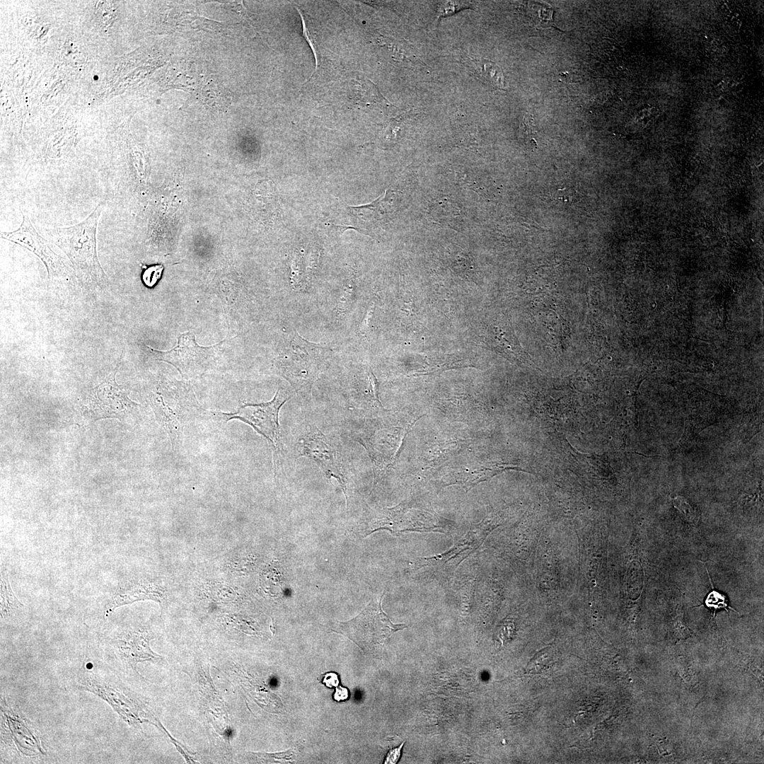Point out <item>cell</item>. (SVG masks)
I'll list each match as a JSON object with an SVG mask.
<instances>
[{
	"mask_svg": "<svg viewBox=\"0 0 764 764\" xmlns=\"http://www.w3.org/2000/svg\"><path fill=\"white\" fill-rule=\"evenodd\" d=\"M21 212L23 220L19 228L11 232H1V237L36 255L44 263L50 281L74 279L76 275L71 262L52 249L49 242L35 230L28 216Z\"/></svg>",
	"mask_w": 764,
	"mask_h": 764,
	"instance_id": "cell-5",
	"label": "cell"
},
{
	"mask_svg": "<svg viewBox=\"0 0 764 764\" xmlns=\"http://www.w3.org/2000/svg\"><path fill=\"white\" fill-rule=\"evenodd\" d=\"M150 635L145 630H134L119 636L115 647L118 654L129 664H135L138 661L156 659L149 647Z\"/></svg>",
	"mask_w": 764,
	"mask_h": 764,
	"instance_id": "cell-13",
	"label": "cell"
},
{
	"mask_svg": "<svg viewBox=\"0 0 764 764\" xmlns=\"http://www.w3.org/2000/svg\"><path fill=\"white\" fill-rule=\"evenodd\" d=\"M672 502L674 507L682 512L689 521H694V511L683 497L678 496L675 498H672Z\"/></svg>",
	"mask_w": 764,
	"mask_h": 764,
	"instance_id": "cell-21",
	"label": "cell"
},
{
	"mask_svg": "<svg viewBox=\"0 0 764 764\" xmlns=\"http://www.w3.org/2000/svg\"><path fill=\"white\" fill-rule=\"evenodd\" d=\"M322 683L330 688L337 687L340 684L339 676L335 672H328L323 676Z\"/></svg>",
	"mask_w": 764,
	"mask_h": 764,
	"instance_id": "cell-24",
	"label": "cell"
},
{
	"mask_svg": "<svg viewBox=\"0 0 764 764\" xmlns=\"http://www.w3.org/2000/svg\"><path fill=\"white\" fill-rule=\"evenodd\" d=\"M289 399L288 395L279 388L269 402L245 404L235 412L216 413L225 422L231 419L243 421L277 446L279 436V412L282 406Z\"/></svg>",
	"mask_w": 764,
	"mask_h": 764,
	"instance_id": "cell-7",
	"label": "cell"
},
{
	"mask_svg": "<svg viewBox=\"0 0 764 764\" xmlns=\"http://www.w3.org/2000/svg\"><path fill=\"white\" fill-rule=\"evenodd\" d=\"M219 344L211 347L199 346L195 335L192 332H187L179 335L177 345L169 351H160L149 345L146 347L156 360L171 364L183 378H187L200 375L207 370Z\"/></svg>",
	"mask_w": 764,
	"mask_h": 764,
	"instance_id": "cell-6",
	"label": "cell"
},
{
	"mask_svg": "<svg viewBox=\"0 0 764 764\" xmlns=\"http://www.w3.org/2000/svg\"><path fill=\"white\" fill-rule=\"evenodd\" d=\"M324 349L308 342L296 332L292 337L279 362L282 374L294 389L302 395L310 393L312 385L318 374Z\"/></svg>",
	"mask_w": 764,
	"mask_h": 764,
	"instance_id": "cell-3",
	"label": "cell"
},
{
	"mask_svg": "<svg viewBox=\"0 0 764 764\" xmlns=\"http://www.w3.org/2000/svg\"><path fill=\"white\" fill-rule=\"evenodd\" d=\"M403 502L393 508L381 510L368 523L365 536L381 529L388 530L396 536L407 532L444 533L442 526L431 515L425 513L411 514Z\"/></svg>",
	"mask_w": 764,
	"mask_h": 764,
	"instance_id": "cell-10",
	"label": "cell"
},
{
	"mask_svg": "<svg viewBox=\"0 0 764 764\" xmlns=\"http://www.w3.org/2000/svg\"><path fill=\"white\" fill-rule=\"evenodd\" d=\"M296 8L298 11V12H299V15L301 16V18L303 37L306 39V40L307 41V42L309 44L310 47H311V50H312V51L313 52L315 59H316V69H315V71H316L317 66H318V57H317V54H316V51L315 47L313 46V42L312 41V39L309 36V33H308V29H307V28L306 26V23H305V21H304L303 17L302 16V13H301L300 10L299 9L298 7L296 6Z\"/></svg>",
	"mask_w": 764,
	"mask_h": 764,
	"instance_id": "cell-23",
	"label": "cell"
},
{
	"mask_svg": "<svg viewBox=\"0 0 764 764\" xmlns=\"http://www.w3.org/2000/svg\"><path fill=\"white\" fill-rule=\"evenodd\" d=\"M390 198L386 191L369 204L349 208L355 224L361 231H371L385 223L390 212Z\"/></svg>",
	"mask_w": 764,
	"mask_h": 764,
	"instance_id": "cell-14",
	"label": "cell"
},
{
	"mask_svg": "<svg viewBox=\"0 0 764 764\" xmlns=\"http://www.w3.org/2000/svg\"><path fill=\"white\" fill-rule=\"evenodd\" d=\"M471 2L463 1H441L437 4L435 23L443 18L453 15L464 9H472Z\"/></svg>",
	"mask_w": 764,
	"mask_h": 764,
	"instance_id": "cell-17",
	"label": "cell"
},
{
	"mask_svg": "<svg viewBox=\"0 0 764 764\" xmlns=\"http://www.w3.org/2000/svg\"><path fill=\"white\" fill-rule=\"evenodd\" d=\"M166 591L162 583L154 579L141 578L122 582L116 588L105 605L104 617L111 615L120 606L136 601L152 600L162 603Z\"/></svg>",
	"mask_w": 764,
	"mask_h": 764,
	"instance_id": "cell-12",
	"label": "cell"
},
{
	"mask_svg": "<svg viewBox=\"0 0 764 764\" xmlns=\"http://www.w3.org/2000/svg\"><path fill=\"white\" fill-rule=\"evenodd\" d=\"M488 530L487 525L484 522L473 526L465 533L456 538L448 550L434 556L419 558L417 567H427L434 572L446 575L453 573L458 565L481 545Z\"/></svg>",
	"mask_w": 764,
	"mask_h": 764,
	"instance_id": "cell-9",
	"label": "cell"
},
{
	"mask_svg": "<svg viewBox=\"0 0 764 764\" xmlns=\"http://www.w3.org/2000/svg\"><path fill=\"white\" fill-rule=\"evenodd\" d=\"M0 598L1 621L13 620L23 611L25 606L13 591L8 574L5 570L1 572Z\"/></svg>",
	"mask_w": 764,
	"mask_h": 764,
	"instance_id": "cell-15",
	"label": "cell"
},
{
	"mask_svg": "<svg viewBox=\"0 0 764 764\" xmlns=\"http://www.w3.org/2000/svg\"><path fill=\"white\" fill-rule=\"evenodd\" d=\"M383 594L372 599L353 619L338 622L337 628L333 631L346 636L365 652H378L393 633L407 627L403 623H392L383 611Z\"/></svg>",
	"mask_w": 764,
	"mask_h": 764,
	"instance_id": "cell-2",
	"label": "cell"
},
{
	"mask_svg": "<svg viewBox=\"0 0 764 764\" xmlns=\"http://www.w3.org/2000/svg\"><path fill=\"white\" fill-rule=\"evenodd\" d=\"M103 209L100 203L80 223L47 230L54 243L69 258L78 281L89 289L103 288L108 283L96 248L97 227Z\"/></svg>",
	"mask_w": 764,
	"mask_h": 764,
	"instance_id": "cell-1",
	"label": "cell"
},
{
	"mask_svg": "<svg viewBox=\"0 0 764 764\" xmlns=\"http://www.w3.org/2000/svg\"><path fill=\"white\" fill-rule=\"evenodd\" d=\"M151 403L156 420L170 437L173 449L178 450L183 443L185 425L197 413L194 409H199L197 405H190L187 402L175 397L167 400L161 394L155 395Z\"/></svg>",
	"mask_w": 764,
	"mask_h": 764,
	"instance_id": "cell-11",
	"label": "cell"
},
{
	"mask_svg": "<svg viewBox=\"0 0 764 764\" xmlns=\"http://www.w3.org/2000/svg\"><path fill=\"white\" fill-rule=\"evenodd\" d=\"M712 590L707 594L705 598L704 603L706 607L712 610L714 613L720 609H724L727 612L729 611V609L734 610V608L729 606L727 597L722 593L715 590L712 584Z\"/></svg>",
	"mask_w": 764,
	"mask_h": 764,
	"instance_id": "cell-19",
	"label": "cell"
},
{
	"mask_svg": "<svg viewBox=\"0 0 764 764\" xmlns=\"http://www.w3.org/2000/svg\"><path fill=\"white\" fill-rule=\"evenodd\" d=\"M98 386L87 393L81 405V415L91 422L105 418L122 419L139 405L117 383L115 376L120 364Z\"/></svg>",
	"mask_w": 764,
	"mask_h": 764,
	"instance_id": "cell-4",
	"label": "cell"
},
{
	"mask_svg": "<svg viewBox=\"0 0 764 764\" xmlns=\"http://www.w3.org/2000/svg\"><path fill=\"white\" fill-rule=\"evenodd\" d=\"M552 656L548 649H545L536 653L527 666V672L532 673H541L551 667Z\"/></svg>",
	"mask_w": 764,
	"mask_h": 764,
	"instance_id": "cell-18",
	"label": "cell"
},
{
	"mask_svg": "<svg viewBox=\"0 0 764 764\" xmlns=\"http://www.w3.org/2000/svg\"><path fill=\"white\" fill-rule=\"evenodd\" d=\"M369 374L370 383H371V385L372 386L374 398L376 400V402L379 404V405L382 407V405L381 404V402H380V400H379V398H378V381H377L375 375L374 374V373L372 372V371L371 369H369Z\"/></svg>",
	"mask_w": 764,
	"mask_h": 764,
	"instance_id": "cell-26",
	"label": "cell"
},
{
	"mask_svg": "<svg viewBox=\"0 0 764 764\" xmlns=\"http://www.w3.org/2000/svg\"><path fill=\"white\" fill-rule=\"evenodd\" d=\"M143 267L144 270L141 274L142 282L146 286L152 288L161 279L164 269L163 265H154L148 267L146 266H144Z\"/></svg>",
	"mask_w": 764,
	"mask_h": 764,
	"instance_id": "cell-20",
	"label": "cell"
},
{
	"mask_svg": "<svg viewBox=\"0 0 764 764\" xmlns=\"http://www.w3.org/2000/svg\"><path fill=\"white\" fill-rule=\"evenodd\" d=\"M300 456L313 461L329 479L340 484L346 497V475L342 457L333 442L318 429H311L296 446Z\"/></svg>",
	"mask_w": 764,
	"mask_h": 764,
	"instance_id": "cell-8",
	"label": "cell"
},
{
	"mask_svg": "<svg viewBox=\"0 0 764 764\" xmlns=\"http://www.w3.org/2000/svg\"><path fill=\"white\" fill-rule=\"evenodd\" d=\"M405 742L402 743L398 747L393 748L388 751L384 759L383 763L395 764L400 760L402 753V749Z\"/></svg>",
	"mask_w": 764,
	"mask_h": 764,
	"instance_id": "cell-22",
	"label": "cell"
},
{
	"mask_svg": "<svg viewBox=\"0 0 764 764\" xmlns=\"http://www.w3.org/2000/svg\"><path fill=\"white\" fill-rule=\"evenodd\" d=\"M349 690L347 688L338 685L336 687L335 692L333 695V698L337 702L345 701L348 699Z\"/></svg>",
	"mask_w": 764,
	"mask_h": 764,
	"instance_id": "cell-25",
	"label": "cell"
},
{
	"mask_svg": "<svg viewBox=\"0 0 764 764\" xmlns=\"http://www.w3.org/2000/svg\"><path fill=\"white\" fill-rule=\"evenodd\" d=\"M471 66L482 81L496 88L504 89V76L496 63L485 58H476L471 60Z\"/></svg>",
	"mask_w": 764,
	"mask_h": 764,
	"instance_id": "cell-16",
	"label": "cell"
}]
</instances>
